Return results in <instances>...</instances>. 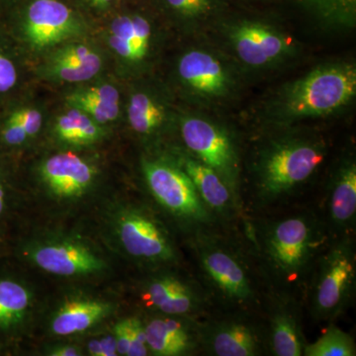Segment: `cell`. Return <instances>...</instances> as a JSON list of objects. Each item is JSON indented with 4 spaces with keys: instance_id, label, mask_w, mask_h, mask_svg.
I'll use <instances>...</instances> for the list:
<instances>
[{
    "instance_id": "30",
    "label": "cell",
    "mask_w": 356,
    "mask_h": 356,
    "mask_svg": "<svg viewBox=\"0 0 356 356\" xmlns=\"http://www.w3.org/2000/svg\"><path fill=\"white\" fill-rule=\"evenodd\" d=\"M14 117L23 126L28 137L36 135L42 127V115L36 109H24L15 112Z\"/></svg>"
},
{
    "instance_id": "37",
    "label": "cell",
    "mask_w": 356,
    "mask_h": 356,
    "mask_svg": "<svg viewBox=\"0 0 356 356\" xmlns=\"http://www.w3.org/2000/svg\"><path fill=\"white\" fill-rule=\"evenodd\" d=\"M4 206H6V191H4L3 185L0 184V215L3 212Z\"/></svg>"
},
{
    "instance_id": "16",
    "label": "cell",
    "mask_w": 356,
    "mask_h": 356,
    "mask_svg": "<svg viewBox=\"0 0 356 356\" xmlns=\"http://www.w3.org/2000/svg\"><path fill=\"white\" fill-rule=\"evenodd\" d=\"M325 211L332 231L341 236L350 235L356 220L355 156H344L337 163L327 184Z\"/></svg>"
},
{
    "instance_id": "10",
    "label": "cell",
    "mask_w": 356,
    "mask_h": 356,
    "mask_svg": "<svg viewBox=\"0 0 356 356\" xmlns=\"http://www.w3.org/2000/svg\"><path fill=\"white\" fill-rule=\"evenodd\" d=\"M116 233L132 259L151 266L177 261V252L168 229L147 210L129 207L117 217Z\"/></svg>"
},
{
    "instance_id": "6",
    "label": "cell",
    "mask_w": 356,
    "mask_h": 356,
    "mask_svg": "<svg viewBox=\"0 0 356 356\" xmlns=\"http://www.w3.org/2000/svg\"><path fill=\"white\" fill-rule=\"evenodd\" d=\"M143 172L147 187L159 205L187 228L209 231L216 219L213 217L195 187L175 159H145Z\"/></svg>"
},
{
    "instance_id": "20",
    "label": "cell",
    "mask_w": 356,
    "mask_h": 356,
    "mask_svg": "<svg viewBox=\"0 0 356 356\" xmlns=\"http://www.w3.org/2000/svg\"><path fill=\"white\" fill-rule=\"evenodd\" d=\"M111 310V304L99 300H72L54 316L51 331L58 336L83 332L106 318Z\"/></svg>"
},
{
    "instance_id": "11",
    "label": "cell",
    "mask_w": 356,
    "mask_h": 356,
    "mask_svg": "<svg viewBox=\"0 0 356 356\" xmlns=\"http://www.w3.org/2000/svg\"><path fill=\"white\" fill-rule=\"evenodd\" d=\"M140 296L146 307L163 315L194 320L202 318L210 305L209 293L201 285L170 273L147 280Z\"/></svg>"
},
{
    "instance_id": "2",
    "label": "cell",
    "mask_w": 356,
    "mask_h": 356,
    "mask_svg": "<svg viewBox=\"0 0 356 356\" xmlns=\"http://www.w3.org/2000/svg\"><path fill=\"white\" fill-rule=\"evenodd\" d=\"M327 156L321 138L286 133L267 140L255 153L252 182L262 204L289 197L310 181Z\"/></svg>"
},
{
    "instance_id": "36",
    "label": "cell",
    "mask_w": 356,
    "mask_h": 356,
    "mask_svg": "<svg viewBox=\"0 0 356 356\" xmlns=\"http://www.w3.org/2000/svg\"><path fill=\"white\" fill-rule=\"evenodd\" d=\"M89 355L93 356H102V346L99 339H92L88 343Z\"/></svg>"
},
{
    "instance_id": "35",
    "label": "cell",
    "mask_w": 356,
    "mask_h": 356,
    "mask_svg": "<svg viewBox=\"0 0 356 356\" xmlns=\"http://www.w3.org/2000/svg\"><path fill=\"white\" fill-rule=\"evenodd\" d=\"M49 355L53 356H79L81 355V351L77 346H57L49 350Z\"/></svg>"
},
{
    "instance_id": "33",
    "label": "cell",
    "mask_w": 356,
    "mask_h": 356,
    "mask_svg": "<svg viewBox=\"0 0 356 356\" xmlns=\"http://www.w3.org/2000/svg\"><path fill=\"white\" fill-rule=\"evenodd\" d=\"M79 1L96 13H106L116 3V0H79Z\"/></svg>"
},
{
    "instance_id": "18",
    "label": "cell",
    "mask_w": 356,
    "mask_h": 356,
    "mask_svg": "<svg viewBox=\"0 0 356 356\" xmlns=\"http://www.w3.org/2000/svg\"><path fill=\"white\" fill-rule=\"evenodd\" d=\"M49 191L58 198L79 197L92 184L95 170L83 159L72 153L55 154L41 168Z\"/></svg>"
},
{
    "instance_id": "29",
    "label": "cell",
    "mask_w": 356,
    "mask_h": 356,
    "mask_svg": "<svg viewBox=\"0 0 356 356\" xmlns=\"http://www.w3.org/2000/svg\"><path fill=\"white\" fill-rule=\"evenodd\" d=\"M114 337L116 339L117 353L128 355L129 348L132 343V325L131 318L122 320L114 327Z\"/></svg>"
},
{
    "instance_id": "22",
    "label": "cell",
    "mask_w": 356,
    "mask_h": 356,
    "mask_svg": "<svg viewBox=\"0 0 356 356\" xmlns=\"http://www.w3.org/2000/svg\"><path fill=\"white\" fill-rule=\"evenodd\" d=\"M119 102L118 90L109 84L93 86L67 97L70 105L81 110L98 124L116 120L119 115Z\"/></svg>"
},
{
    "instance_id": "31",
    "label": "cell",
    "mask_w": 356,
    "mask_h": 356,
    "mask_svg": "<svg viewBox=\"0 0 356 356\" xmlns=\"http://www.w3.org/2000/svg\"><path fill=\"white\" fill-rule=\"evenodd\" d=\"M2 137L6 144L10 146H19L27 140L28 135L19 121L13 115L7 121L6 126L2 132Z\"/></svg>"
},
{
    "instance_id": "13",
    "label": "cell",
    "mask_w": 356,
    "mask_h": 356,
    "mask_svg": "<svg viewBox=\"0 0 356 356\" xmlns=\"http://www.w3.org/2000/svg\"><path fill=\"white\" fill-rule=\"evenodd\" d=\"M200 348L214 356L261 355L264 337L242 317L218 318L199 324Z\"/></svg>"
},
{
    "instance_id": "5",
    "label": "cell",
    "mask_w": 356,
    "mask_h": 356,
    "mask_svg": "<svg viewBox=\"0 0 356 356\" xmlns=\"http://www.w3.org/2000/svg\"><path fill=\"white\" fill-rule=\"evenodd\" d=\"M310 276L308 301L312 315L321 322L343 315L355 289V250L351 236H339L327 245Z\"/></svg>"
},
{
    "instance_id": "17",
    "label": "cell",
    "mask_w": 356,
    "mask_h": 356,
    "mask_svg": "<svg viewBox=\"0 0 356 356\" xmlns=\"http://www.w3.org/2000/svg\"><path fill=\"white\" fill-rule=\"evenodd\" d=\"M32 261L46 273L60 276H84L104 269V261L81 243L53 242L32 250Z\"/></svg>"
},
{
    "instance_id": "34",
    "label": "cell",
    "mask_w": 356,
    "mask_h": 356,
    "mask_svg": "<svg viewBox=\"0 0 356 356\" xmlns=\"http://www.w3.org/2000/svg\"><path fill=\"white\" fill-rule=\"evenodd\" d=\"M102 346V356H115L117 353L116 339L114 334L103 337L99 339Z\"/></svg>"
},
{
    "instance_id": "15",
    "label": "cell",
    "mask_w": 356,
    "mask_h": 356,
    "mask_svg": "<svg viewBox=\"0 0 356 356\" xmlns=\"http://www.w3.org/2000/svg\"><path fill=\"white\" fill-rule=\"evenodd\" d=\"M198 320L163 315L144 323L147 346L154 355H188L200 348Z\"/></svg>"
},
{
    "instance_id": "19",
    "label": "cell",
    "mask_w": 356,
    "mask_h": 356,
    "mask_svg": "<svg viewBox=\"0 0 356 356\" xmlns=\"http://www.w3.org/2000/svg\"><path fill=\"white\" fill-rule=\"evenodd\" d=\"M298 313L289 297L274 303L269 315L266 339L271 355H303L307 343Z\"/></svg>"
},
{
    "instance_id": "4",
    "label": "cell",
    "mask_w": 356,
    "mask_h": 356,
    "mask_svg": "<svg viewBox=\"0 0 356 356\" xmlns=\"http://www.w3.org/2000/svg\"><path fill=\"white\" fill-rule=\"evenodd\" d=\"M199 268L211 294L225 305L250 308L257 304L254 275L242 254L209 231L194 234Z\"/></svg>"
},
{
    "instance_id": "12",
    "label": "cell",
    "mask_w": 356,
    "mask_h": 356,
    "mask_svg": "<svg viewBox=\"0 0 356 356\" xmlns=\"http://www.w3.org/2000/svg\"><path fill=\"white\" fill-rule=\"evenodd\" d=\"M26 35L34 48L60 43L81 31L83 20L65 0H29L23 11Z\"/></svg>"
},
{
    "instance_id": "24",
    "label": "cell",
    "mask_w": 356,
    "mask_h": 356,
    "mask_svg": "<svg viewBox=\"0 0 356 356\" xmlns=\"http://www.w3.org/2000/svg\"><path fill=\"white\" fill-rule=\"evenodd\" d=\"M166 108L154 95L147 92L134 93L128 106L131 128L142 136H151L163 127L166 120Z\"/></svg>"
},
{
    "instance_id": "9",
    "label": "cell",
    "mask_w": 356,
    "mask_h": 356,
    "mask_svg": "<svg viewBox=\"0 0 356 356\" xmlns=\"http://www.w3.org/2000/svg\"><path fill=\"white\" fill-rule=\"evenodd\" d=\"M225 36L238 62L264 70L285 62L296 51L291 37L261 20L243 19L225 25Z\"/></svg>"
},
{
    "instance_id": "23",
    "label": "cell",
    "mask_w": 356,
    "mask_h": 356,
    "mask_svg": "<svg viewBox=\"0 0 356 356\" xmlns=\"http://www.w3.org/2000/svg\"><path fill=\"white\" fill-rule=\"evenodd\" d=\"M163 8L178 22L200 31L216 23L225 9V0H161Z\"/></svg>"
},
{
    "instance_id": "8",
    "label": "cell",
    "mask_w": 356,
    "mask_h": 356,
    "mask_svg": "<svg viewBox=\"0 0 356 356\" xmlns=\"http://www.w3.org/2000/svg\"><path fill=\"white\" fill-rule=\"evenodd\" d=\"M177 76L185 90L200 105L228 102L238 88L236 67L209 47H195L185 51L178 60Z\"/></svg>"
},
{
    "instance_id": "26",
    "label": "cell",
    "mask_w": 356,
    "mask_h": 356,
    "mask_svg": "<svg viewBox=\"0 0 356 356\" xmlns=\"http://www.w3.org/2000/svg\"><path fill=\"white\" fill-rule=\"evenodd\" d=\"M29 306L30 294L24 286L13 280H0V327L18 324Z\"/></svg>"
},
{
    "instance_id": "21",
    "label": "cell",
    "mask_w": 356,
    "mask_h": 356,
    "mask_svg": "<svg viewBox=\"0 0 356 356\" xmlns=\"http://www.w3.org/2000/svg\"><path fill=\"white\" fill-rule=\"evenodd\" d=\"M102 65L99 55L89 47L70 44L51 57L50 74L67 83H81L95 76Z\"/></svg>"
},
{
    "instance_id": "28",
    "label": "cell",
    "mask_w": 356,
    "mask_h": 356,
    "mask_svg": "<svg viewBox=\"0 0 356 356\" xmlns=\"http://www.w3.org/2000/svg\"><path fill=\"white\" fill-rule=\"evenodd\" d=\"M132 325V343L129 348L127 356H145L149 355V350L147 346L146 331L144 322L140 318H131Z\"/></svg>"
},
{
    "instance_id": "25",
    "label": "cell",
    "mask_w": 356,
    "mask_h": 356,
    "mask_svg": "<svg viewBox=\"0 0 356 356\" xmlns=\"http://www.w3.org/2000/svg\"><path fill=\"white\" fill-rule=\"evenodd\" d=\"M55 129L58 137L70 144H91L102 136L99 124L77 108L58 117Z\"/></svg>"
},
{
    "instance_id": "27",
    "label": "cell",
    "mask_w": 356,
    "mask_h": 356,
    "mask_svg": "<svg viewBox=\"0 0 356 356\" xmlns=\"http://www.w3.org/2000/svg\"><path fill=\"white\" fill-rule=\"evenodd\" d=\"M305 356H355L356 346L353 337L331 325L313 343H307Z\"/></svg>"
},
{
    "instance_id": "14",
    "label": "cell",
    "mask_w": 356,
    "mask_h": 356,
    "mask_svg": "<svg viewBox=\"0 0 356 356\" xmlns=\"http://www.w3.org/2000/svg\"><path fill=\"white\" fill-rule=\"evenodd\" d=\"M173 159L191 178L199 197L215 219L228 221L240 213L242 204L214 170L187 151L179 152Z\"/></svg>"
},
{
    "instance_id": "7",
    "label": "cell",
    "mask_w": 356,
    "mask_h": 356,
    "mask_svg": "<svg viewBox=\"0 0 356 356\" xmlns=\"http://www.w3.org/2000/svg\"><path fill=\"white\" fill-rule=\"evenodd\" d=\"M180 135L186 151L214 170L242 204L240 153L228 129L202 115H187L180 120Z\"/></svg>"
},
{
    "instance_id": "1",
    "label": "cell",
    "mask_w": 356,
    "mask_h": 356,
    "mask_svg": "<svg viewBox=\"0 0 356 356\" xmlns=\"http://www.w3.org/2000/svg\"><path fill=\"white\" fill-rule=\"evenodd\" d=\"M327 226L310 213H299L268 222L257 233L259 257L266 270L282 287L308 280L327 247Z\"/></svg>"
},
{
    "instance_id": "3",
    "label": "cell",
    "mask_w": 356,
    "mask_h": 356,
    "mask_svg": "<svg viewBox=\"0 0 356 356\" xmlns=\"http://www.w3.org/2000/svg\"><path fill=\"white\" fill-rule=\"evenodd\" d=\"M355 95V65L325 63L285 84L267 105L266 115L280 126L324 118L346 108Z\"/></svg>"
},
{
    "instance_id": "32",
    "label": "cell",
    "mask_w": 356,
    "mask_h": 356,
    "mask_svg": "<svg viewBox=\"0 0 356 356\" xmlns=\"http://www.w3.org/2000/svg\"><path fill=\"white\" fill-rule=\"evenodd\" d=\"M17 72L9 58L0 55V92H6L15 86Z\"/></svg>"
}]
</instances>
